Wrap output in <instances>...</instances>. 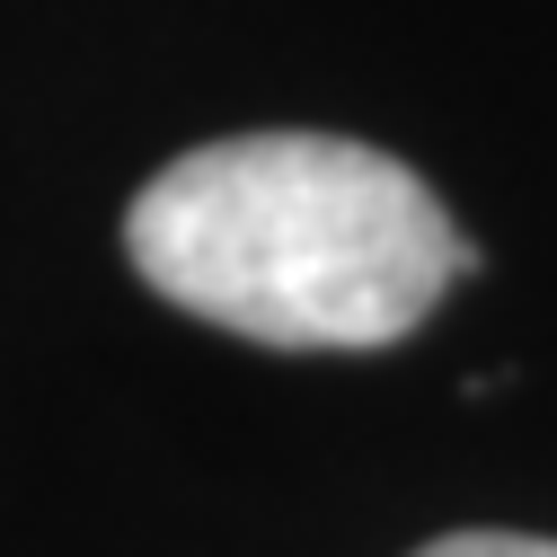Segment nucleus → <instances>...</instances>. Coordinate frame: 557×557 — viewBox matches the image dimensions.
<instances>
[{
	"mask_svg": "<svg viewBox=\"0 0 557 557\" xmlns=\"http://www.w3.org/2000/svg\"><path fill=\"white\" fill-rule=\"evenodd\" d=\"M124 248L160 301L301 355L398 345L478 265L434 186L345 133H231L169 160Z\"/></svg>",
	"mask_w": 557,
	"mask_h": 557,
	"instance_id": "nucleus-1",
	"label": "nucleus"
},
{
	"mask_svg": "<svg viewBox=\"0 0 557 557\" xmlns=\"http://www.w3.org/2000/svg\"><path fill=\"white\" fill-rule=\"evenodd\" d=\"M416 557H557V540H531V531H451V540H425Z\"/></svg>",
	"mask_w": 557,
	"mask_h": 557,
	"instance_id": "nucleus-2",
	"label": "nucleus"
}]
</instances>
